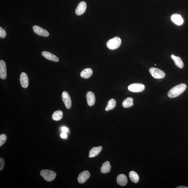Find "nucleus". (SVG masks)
Masks as SVG:
<instances>
[{
    "label": "nucleus",
    "mask_w": 188,
    "mask_h": 188,
    "mask_svg": "<svg viewBox=\"0 0 188 188\" xmlns=\"http://www.w3.org/2000/svg\"><path fill=\"white\" fill-rule=\"evenodd\" d=\"M102 147L101 146H98L97 147H94L89 152V157H95L99 155L102 150Z\"/></svg>",
    "instance_id": "obj_16"
},
{
    "label": "nucleus",
    "mask_w": 188,
    "mask_h": 188,
    "mask_svg": "<svg viewBox=\"0 0 188 188\" xmlns=\"http://www.w3.org/2000/svg\"><path fill=\"white\" fill-rule=\"evenodd\" d=\"M145 88V86L144 84L138 83L131 84L128 87V90L133 92H141Z\"/></svg>",
    "instance_id": "obj_5"
},
{
    "label": "nucleus",
    "mask_w": 188,
    "mask_h": 188,
    "mask_svg": "<svg viewBox=\"0 0 188 188\" xmlns=\"http://www.w3.org/2000/svg\"><path fill=\"white\" fill-rule=\"evenodd\" d=\"M63 113L62 111H57L54 112L52 116V118L53 120L56 121H59L62 119Z\"/></svg>",
    "instance_id": "obj_20"
},
{
    "label": "nucleus",
    "mask_w": 188,
    "mask_h": 188,
    "mask_svg": "<svg viewBox=\"0 0 188 188\" xmlns=\"http://www.w3.org/2000/svg\"><path fill=\"white\" fill-rule=\"evenodd\" d=\"M86 97L87 103L88 105L90 106L94 105L96 100L94 94L91 91H89L87 93Z\"/></svg>",
    "instance_id": "obj_14"
},
{
    "label": "nucleus",
    "mask_w": 188,
    "mask_h": 188,
    "mask_svg": "<svg viewBox=\"0 0 188 188\" xmlns=\"http://www.w3.org/2000/svg\"><path fill=\"white\" fill-rule=\"evenodd\" d=\"M40 174L45 180L49 182L53 180L56 176V174L55 172L49 170H41Z\"/></svg>",
    "instance_id": "obj_3"
},
{
    "label": "nucleus",
    "mask_w": 188,
    "mask_h": 188,
    "mask_svg": "<svg viewBox=\"0 0 188 188\" xmlns=\"http://www.w3.org/2000/svg\"><path fill=\"white\" fill-rule=\"evenodd\" d=\"M186 87V85L184 83L177 85L170 89L168 93V96L170 98L178 97L185 90Z\"/></svg>",
    "instance_id": "obj_1"
},
{
    "label": "nucleus",
    "mask_w": 188,
    "mask_h": 188,
    "mask_svg": "<svg viewBox=\"0 0 188 188\" xmlns=\"http://www.w3.org/2000/svg\"><path fill=\"white\" fill-rule=\"evenodd\" d=\"M121 43V38L115 37L108 41L106 43L107 47L111 50H115L119 48Z\"/></svg>",
    "instance_id": "obj_2"
},
{
    "label": "nucleus",
    "mask_w": 188,
    "mask_h": 188,
    "mask_svg": "<svg viewBox=\"0 0 188 188\" xmlns=\"http://www.w3.org/2000/svg\"><path fill=\"white\" fill-rule=\"evenodd\" d=\"M0 77L2 79H5L7 77V69L6 63L4 61H0Z\"/></svg>",
    "instance_id": "obj_9"
},
{
    "label": "nucleus",
    "mask_w": 188,
    "mask_h": 188,
    "mask_svg": "<svg viewBox=\"0 0 188 188\" xmlns=\"http://www.w3.org/2000/svg\"><path fill=\"white\" fill-rule=\"evenodd\" d=\"M133 105V99L131 97H128L126 98L122 103V106L125 108H130Z\"/></svg>",
    "instance_id": "obj_21"
},
{
    "label": "nucleus",
    "mask_w": 188,
    "mask_h": 188,
    "mask_svg": "<svg viewBox=\"0 0 188 188\" xmlns=\"http://www.w3.org/2000/svg\"><path fill=\"white\" fill-rule=\"evenodd\" d=\"M150 72L153 77L160 79L165 77V74L163 71L156 68L152 67L150 69Z\"/></svg>",
    "instance_id": "obj_4"
},
{
    "label": "nucleus",
    "mask_w": 188,
    "mask_h": 188,
    "mask_svg": "<svg viewBox=\"0 0 188 188\" xmlns=\"http://www.w3.org/2000/svg\"><path fill=\"white\" fill-rule=\"evenodd\" d=\"M7 137L5 134H3L0 135V146H3L7 140Z\"/></svg>",
    "instance_id": "obj_24"
},
{
    "label": "nucleus",
    "mask_w": 188,
    "mask_h": 188,
    "mask_svg": "<svg viewBox=\"0 0 188 188\" xmlns=\"http://www.w3.org/2000/svg\"><path fill=\"white\" fill-rule=\"evenodd\" d=\"M116 105V102L114 99H111L108 101L107 106L105 108V111H108L112 110L115 108Z\"/></svg>",
    "instance_id": "obj_23"
},
{
    "label": "nucleus",
    "mask_w": 188,
    "mask_h": 188,
    "mask_svg": "<svg viewBox=\"0 0 188 188\" xmlns=\"http://www.w3.org/2000/svg\"><path fill=\"white\" fill-rule=\"evenodd\" d=\"M90 176V173L87 170L83 171L79 174L77 180L79 183H83L86 182Z\"/></svg>",
    "instance_id": "obj_7"
},
{
    "label": "nucleus",
    "mask_w": 188,
    "mask_h": 188,
    "mask_svg": "<svg viewBox=\"0 0 188 188\" xmlns=\"http://www.w3.org/2000/svg\"><path fill=\"white\" fill-rule=\"evenodd\" d=\"M20 82L21 86L23 88H27L29 85V79L27 74L24 72H23L21 74Z\"/></svg>",
    "instance_id": "obj_12"
},
{
    "label": "nucleus",
    "mask_w": 188,
    "mask_h": 188,
    "mask_svg": "<svg viewBox=\"0 0 188 188\" xmlns=\"http://www.w3.org/2000/svg\"><path fill=\"white\" fill-rule=\"evenodd\" d=\"M61 137L63 138H65L67 137V135L66 132H62L60 135Z\"/></svg>",
    "instance_id": "obj_27"
},
{
    "label": "nucleus",
    "mask_w": 188,
    "mask_h": 188,
    "mask_svg": "<svg viewBox=\"0 0 188 188\" xmlns=\"http://www.w3.org/2000/svg\"><path fill=\"white\" fill-rule=\"evenodd\" d=\"M34 32L39 36L47 37L49 35V32L46 30L38 26H34L33 27Z\"/></svg>",
    "instance_id": "obj_8"
},
{
    "label": "nucleus",
    "mask_w": 188,
    "mask_h": 188,
    "mask_svg": "<svg viewBox=\"0 0 188 188\" xmlns=\"http://www.w3.org/2000/svg\"><path fill=\"white\" fill-rule=\"evenodd\" d=\"M5 166V161L4 159L2 158H0V171L3 169Z\"/></svg>",
    "instance_id": "obj_26"
},
{
    "label": "nucleus",
    "mask_w": 188,
    "mask_h": 188,
    "mask_svg": "<svg viewBox=\"0 0 188 188\" xmlns=\"http://www.w3.org/2000/svg\"><path fill=\"white\" fill-rule=\"evenodd\" d=\"M42 55L44 58L50 61L54 62H58L59 59L55 55L47 51H43L41 53Z\"/></svg>",
    "instance_id": "obj_13"
},
{
    "label": "nucleus",
    "mask_w": 188,
    "mask_h": 188,
    "mask_svg": "<svg viewBox=\"0 0 188 188\" xmlns=\"http://www.w3.org/2000/svg\"><path fill=\"white\" fill-rule=\"evenodd\" d=\"M129 176L130 180L133 182L137 183L138 182L139 177L136 172L133 171H131L129 174Z\"/></svg>",
    "instance_id": "obj_22"
},
{
    "label": "nucleus",
    "mask_w": 188,
    "mask_h": 188,
    "mask_svg": "<svg viewBox=\"0 0 188 188\" xmlns=\"http://www.w3.org/2000/svg\"><path fill=\"white\" fill-rule=\"evenodd\" d=\"M63 132H65L67 133L68 132V129L66 127L63 126L62 128Z\"/></svg>",
    "instance_id": "obj_28"
},
{
    "label": "nucleus",
    "mask_w": 188,
    "mask_h": 188,
    "mask_svg": "<svg viewBox=\"0 0 188 188\" xmlns=\"http://www.w3.org/2000/svg\"><path fill=\"white\" fill-rule=\"evenodd\" d=\"M93 71L91 68H87L83 70L81 72V77L84 78H88L92 75Z\"/></svg>",
    "instance_id": "obj_19"
},
{
    "label": "nucleus",
    "mask_w": 188,
    "mask_h": 188,
    "mask_svg": "<svg viewBox=\"0 0 188 188\" xmlns=\"http://www.w3.org/2000/svg\"><path fill=\"white\" fill-rule=\"evenodd\" d=\"M171 19L173 22L177 25H181L184 22L182 17L180 15L178 14H174L172 15Z\"/></svg>",
    "instance_id": "obj_11"
},
{
    "label": "nucleus",
    "mask_w": 188,
    "mask_h": 188,
    "mask_svg": "<svg viewBox=\"0 0 188 188\" xmlns=\"http://www.w3.org/2000/svg\"><path fill=\"white\" fill-rule=\"evenodd\" d=\"M62 99L67 109H69L72 105L71 100L70 96L67 91H64L62 93Z\"/></svg>",
    "instance_id": "obj_6"
},
{
    "label": "nucleus",
    "mask_w": 188,
    "mask_h": 188,
    "mask_svg": "<svg viewBox=\"0 0 188 188\" xmlns=\"http://www.w3.org/2000/svg\"><path fill=\"white\" fill-rule=\"evenodd\" d=\"M6 36L5 30L2 27H0V37L2 38H5Z\"/></svg>",
    "instance_id": "obj_25"
},
{
    "label": "nucleus",
    "mask_w": 188,
    "mask_h": 188,
    "mask_svg": "<svg viewBox=\"0 0 188 188\" xmlns=\"http://www.w3.org/2000/svg\"><path fill=\"white\" fill-rule=\"evenodd\" d=\"M111 168L110 162L107 161L103 164L100 170L102 173L107 174L110 171Z\"/></svg>",
    "instance_id": "obj_18"
},
{
    "label": "nucleus",
    "mask_w": 188,
    "mask_h": 188,
    "mask_svg": "<svg viewBox=\"0 0 188 188\" xmlns=\"http://www.w3.org/2000/svg\"><path fill=\"white\" fill-rule=\"evenodd\" d=\"M176 188H188V187L185 186H180L176 187Z\"/></svg>",
    "instance_id": "obj_29"
},
{
    "label": "nucleus",
    "mask_w": 188,
    "mask_h": 188,
    "mask_svg": "<svg viewBox=\"0 0 188 188\" xmlns=\"http://www.w3.org/2000/svg\"><path fill=\"white\" fill-rule=\"evenodd\" d=\"M171 57L176 66L179 68H182L183 67V63L180 57L174 56V54H172Z\"/></svg>",
    "instance_id": "obj_17"
},
{
    "label": "nucleus",
    "mask_w": 188,
    "mask_h": 188,
    "mask_svg": "<svg viewBox=\"0 0 188 188\" xmlns=\"http://www.w3.org/2000/svg\"><path fill=\"white\" fill-rule=\"evenodd\" d=\"M86 2L82 1L78 4L75 10V14L78 16H80L84 14L86 8Z\"/></svg>",
    "instance_id": "obj_10"
},
{
    "label": "nucleus",
    "mask_w": 188,
    "mask_h": 188,
    "mask_svg": "<svg viewBox=\"0 0 188 188\" xmlns=\"http://www.w3.org/2000/svg\"><path fill=\"white\" fill-rule=\"evenodd\" d=\"M117 180L118 184L121 186H124L128 182L127 178L124 174H120L118 175Z\"/></svg>",
    "instance_id": "obj_15"
}]
</instances>
